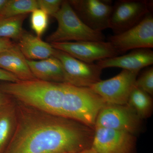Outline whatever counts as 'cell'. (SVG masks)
<instances>
[{
    "label": "cell",
    "mask_w": 153,
    "mask_h": 153,
    "mask_svg": "<svg viewBox=\"0 0 153 153\" xmlns=\"http://www.w3.org/2000/svg\"><path fill=\"white\" fill-rule=\"evenodd\" d=\"M19 103L16 131L4 153H78L91 148L94 128Z\"/></svg>",
    "instance_id": "1"
},
{
    "label": "cell",
    "mask_w": 153,
    "mask_h": 153,
    "mask_svg": "<svg viewBox=\"0 0 153 153\" xmlns=\"http://www.w3.org/2000/svg\"><path fill=\"white\" fill-rule=\"evenodd\" d=\"M107 104L90 88L77 87L65 83L62 117L94 128L99 112Z\"/></svg>",
    "instance_id": "2"
},
{
    "label": "cell",
    "mask_w": 153,
    "mask_h": 153,
    "mask_svg": "<svg viewBox=\"0 0 153 153\" xmlns=\"http://www.w3.org/2000/svg\"><path fill=\"white\" fill-rule=\"evenodd\" d=\"M58 24L56 30L47 39L50 44L81 41H104L101 32L91 30L79 19L68 1H63L58 12L53 16Z\"/></svg>",
    "instance_id": "3"
},
{
    "label": "cell",
    "mask_w": 153,
    "mask_h": 153,
    "mask_svg": "<svg viewBox=\"0 0 153 153\" xmlns=\"http://www.w3.org/2000/svg\"><path fill=\"white\" fill-rule=\"evenodd\" d=\"M153 2L142 0H121L113 5L108 28L114 35L129 30L152 13Z\"/></svg>",
    "instance_id": "4"
},
{
    "label": "cell",
    "mask_w": 153,
    "mask_h": 153,
    "mask_svg": "<svg viewBox=\"0 0 153 153\" xmlns=\"http://www.w3.org/2000/svg\"><path fill=\"white\" fill-rule=\"evenodd\" d=\"M139 72L123 69L112 78L100 80L89 88L108 104L126 105Z\"/></svg>",
    "instance_id": "5"
},
{
    "label": "cell",
    "mask_w": 153,
    "mask_h": 153,
    "mask_svg": "<svg viewBox=\"0 0 153 153\" xmlns=\"http://www.w3.org/2000/svg\"><path fill=\"white\" fill-rule=\"evenodd\" d=\"M53 56L62 63L65 83L77 87L89 88L101 80L102 69L97 63H85L56 49Z\"/></svg>",
    "instance_id": "6"
},
{
    "label": "cell",
    "mask_w": 153,
    "mask_h": 153,
    "mask_svg": "<svg viewBox=\"0 0 153 153\" xmlns=\"http://www.w3.org/2000/svg\"><path fill=\"white\" fill-rule=\"evenodd\" d=\"M142 120L127 105L107 104L99 112L94 127L113 129L134 135L140 131Z\"/></svg>",
    "instance_id": "7"
},
{
    "label": "cell",
    "mask_w": 153,
    "mask_h": 153,
    "mask_svg": "<svg viewBox=\"0 0 153 153\" xmlns=\"http://www.w3.org/2000/svg\"><path fill=\"white\" fill-rule=\"evenodd\" d=\"M108 42L120 54L129 50L153 47V16L147 15L135 26L123 33L110 36Z\"/></svg>",
    "instance_id": "8"
},
{
    "label": "cell",
    "mask_w": 153,
    "mask_h": 153,
    "mask_svg": "<svg viewBox=\"0 0 153 153\" xmlns=\"http://www.w3.org/2000/svg\"><path fill=\"white\" fill-rule=\"evenodd\" d=\"M53 48L66 52L87 63H94L120 55L109 42L81 41L50 44Z\"/></svg>",
    "instance_id": "9"
},
{
    "label": "cell",
    "mask_w": 153,
    "mask_h": 153,
    "mask_svg": "<svg viewBox=\"0 0 153 153\" xmlns=\"http://www.w3.org/2000/svg\"><path fill=\"white\" fill-rule=\"evenodd\" d=\"M134 135L117 130L94 127L91 149L97 153H136Z\"/></svg>",
    "instance_id": "10"
},
{
    "label": "cell",
    "mask_w": 153,
    "mask_h": 153,
    "mask_svg": "<svg viewBox=\"0 0 153 153\" xmlns=\"http://www.w3.org/2000/svg\"><path fill=\"white\" fill-rule=\"evenodd\" d=\"M76 15L91 30L101 32L108 28L113 5L101 0L68 1Z\"/></svg>",
    "instance_id": "11"
},
{
    "label": "cell",
    "mask_w": 153,
    "mask_h": 153,
    "mask_svg": "<svg viewBox=\"0 0 153 153\" xmlns=\"http://www.w3.org/2000/svg\"><path fill=\"white\" fill-rule=\"evenodd\" d=\"M153 63V51L151 49H134L122 55L97 61V64L103 68L116 67L131 71H140Z\"/></svg>",
    "instance_id": "12"
},
{
    "label": "cell",
    "mask_w": 153,
    "mask_h": 153,
    "mask_svg": "<svg viewBox=\"0 0 153 153\" xmlns=\"http://www.w3.org/2000/svg\"><path fill=\"white\" fill-rule=\"evenodd\" d=\"M0 68L13 74L20 80L36 79L30 70L27 59L16 44L0 54Z\"/></svg>",
    "instance_id": "13"
},
{
    "label": "cell",
    "mask_w": 153,
    "mask_h": 153,
    "mask_svg": "<svg viewBox=\"0 0 153 153\" xmlns=\"http://www.w3.org/2000/svg\"><path fill=\"white\" fill-rule=\"evenodd\" d=\"M18 40L17 45L27 60H40L53 56L55 49L38 36L23 30Z\"/></svg>",
    "instance_id": "14"
},
{
    "label": "cell",
    "mask_w": 153,
    "mask_h": 153,
    "mask_svg": "<svg viewBox=\"0 0 153 153\" xmlns=\"http://www.w3.org/2000/svg\"><path fill=\"white\" fill-rule=\"evenodd\" d=\"M30 70L36 79L47 82H65V75L62 63L52 56L40 60H27Z\"/></svg>",
    "instance_id": "15"
},
{
    "label": "cell",
    "mask_w": 153,
    "mask_h": 153,
    "mask_svg": "<svg viewBox=\"0 0 153 153\" xmlns=\"http://www.w3.org/2000/svg\"><path fill=\"white\" fill-rule=\"evenodd\" d=\"M17 106L11 101L0 107V153H4L16 128Z\"/></svg>",
    "instance_id": "16"
},
{
    "label": "cell",
    "mask_w": 153,
    "mask_h": 153,
    "mask_svg": "<svg viewBox=\"0 0 153 153\" xmlns=\"http://www.w3.org/2000/svg\"><path fill=\"white\" fill-rule=\"evenodd\" d=\"M141 119L147 118L152 115L153 100L152 96L135 86L129 96L126 104Z\"/></svg>",
    "instance_id": "17"
},
{
    "label": "cell",
    "mask_w": 153,
    "mask_h": 153,
    "mask_svg": "<svg viewBox=\"0 0 153 153\" xmlns=\"http://www.w3.org/2000/svg\"><path fill=\"white\" fill-rule=\"evenodd\" d=\"M38 8L36 0H8L0 12V18H7L28 14Z\"/></svg>",
    "instance_id": "18"
},
{
    "label": "cell",
    "mask_w": 153,
    "mask_h": 153,
    "mask_svg": "<svg viewBox=\"0 0 153 153\" xmlns=\"http://www.w3.org/2000/svg\"><path fill=\"white\" fill-rule=\"evenodd\" d=\"M27 15L0 18V38L19 39L23 31L22 25Z\"/></svg>",
    "instance_id": "19"
},
{
    "label": "cell",
    "mask_w": 153,
    "mask_h": 153,
    "mask_svg": "<svg viewBox=\"0 0 153 153\" xmlns=\"http://www.w3.org/2000/svg\"><path fill=\"white\" fill-rule=\"evenodd\" d=\"M49 23L48 15L40 9H37L32 12L30 24L32 30L39 38L47 30Z\"/></svg>",
    "instance_id": "20"
},
{
    "label": "cell",
    "mask_w": 153,
    "mask_h": 153,
    "mask_svg": "<svg viewBox=\"0 0 153 153\" xmlns=\"http://www.w3.org/2000/svg\"><path fill=\"white\" fill-rule=\"evenodd\" d=\"M135 86L150 94L153 95V67L150 66L143 71L136 80Z\"/></svg>",
    "instance_id": "21"
},
{
    "label": "cell",
    "mask_w": 153,
    "mask_h": 153,
    "mask_svg": "<svg viewBox=\"0 0 153 153\" xmlns=\"http://www.w3.org/2000/svg\"><path fill=\"white\" fill-rule=\"evenodd\" d=\"M63 1L61 0H38V9L53 16L58 12Z\"/></svg>",
    "instance_id": "22"
},
{
    "label": "cell",
    "mask_w": 153,
    "mask_h": 153,
    "mask_svg": "<svg viewBox=\"0 0 153 153\" xmlns=\"http://www.w3.org/2000/svg\"><path fill=\"white\" fill-rule=\"evenodd\" d=\"M19 80L13 74L0 68V81L3 82H16Z\"/></svg>",
    "instance_id": "23"
},
{
    "label": "cell",
    "mask_w": 153,
    "mask_h": 153,
    "mask_svg": "<svg viewBox=\"0 0 153 153\" xmlns=\"http://www.w3.org/2000/svg\"><path fill=\"white\" fill-rule=\"evenodd\" d=\"M15 44L9 38H0V54L13 47Z\"/></svg>",
    "instance_id": "24"
},
{
    "label": "cell",
    "mask_w": 153,
    "mask_h": 153,
    "mask_svg": "<svg viewBox=\"0 0 153 153\" xmlns=\"http://www.w3.org/2000/svg\"><path fill=\"white\" fill-rule=\"evenodd\" d=\"M11 101L10 97L0 91V107Z\"/></svg>",
    "instance_id": "25"
},
{
    "label": "cell",
    "mask_w": 153,
    "mask_h": 153,
    "mask_svg": "<svg viewBox=\"0 0 153 153\" xmlns=\"http://www.w3.org/2000/svg\"><path fill=\"white\" fill-rule=\"evenodd\" d=\"M7 1L8 0H0V12L4 8Z\"/></svg>",
    "instance_id": "26"
},
{
    "label": "cell",
    "mask_w": 153,
    "mask_h": 153,
    "mask_svg": "<svg viewBox=\"0 0 153 153\" xmlns=\"http://www.w3.org/2000/svg\"><path fill=\"white\" fill-rule=\"evenodd\" d=\"M78 153H97L94 152L93 150L91 149V148L90 149H87L85 150L82 151V152Z\"/></svg>",
    "instance_id": "27"
}]
</instances>
